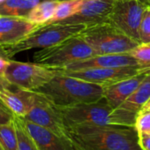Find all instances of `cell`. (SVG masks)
<instances>
[{
    "instance_id": "cell-17",
    "label": "cell",
    "mask_w": 150,
    "mask_h": 150,
    "mask_svg": "<svg viewBox=\"0 0 150 150\" xmlns=\"http://www.w3.org/2000/svg\"><path fill=\"white\" fill-rule=\"evenodd\" d=\"M39 26L27 18L0 16V45L13 44Z\"/></svg>"
},
{
    "instance_id": "cell-20",
    "label": "cell",
    "mask_w": 150,
    "mask_h": 150,
    "mask_svg": "<svg viewBox=\"0 0 150 150\" xmlns=\"http://www.w3.org/2000/svg\"><path fill=\"white\" fill-rule=\"evenodd\" d=\"M84 2L85 0H61L49 23L59 22L71 17L81 9Z\"/></svg>"
},
{
    "instance_id": "cell-16",
    "label": "cell",
    "mask_w": 150,
    "mask_h": 150,
    "mask_svg": "<svg viewBox=\"0 0 150 150\" xmlns=\"http://www.w3.org/2000/svg\"><path fill=\"white\" fill-rule=\"evenodd\" d=\"M149 72L150 68L142 71L130 78L104 87L103 98L113 109H117L130 96L132 95V93L138 88V87Z\"/></svg>"
},
{
    "instance_id": "cell-15",
    "label": "cell",
    "mask_w": 150,
    "mask_h": 150,
    "mask_svg": "<svg viewBox=\"0 0 150 150\" xmlns=\"http://www.w3.org/2000/svg\"><path fill=\"white\" fill-rule=\"evenodd\" d=\"M36 93L16 88L13 91L5 83H0V100L19 117H25L35 104Z\"/></svg>"
},
{
    "instance_id": "cell-22",
    "label": "cell",
    "mask_w": 150,
    "mask_h": 150,
    "mask_svg": "<svg viewBox=\"0 0 150 150\" xmlns=\"http://www.w3.org/2000/svg\"><path fill=\"white\" fill-rule=\"evenodd\" d=\"M14 120L18 135V150H40L25 129L21 117H15Z\"/></svg>"
},
{
    "instance_id": "cell-5",
    "label": "cell",
    "mask_w": 150,
    "mask_h": 150,
    "mask_svg": "<svg viewBox=\"0 0 150 150\" xmlns=\"http://www.w3.org/2000/svg\"><path fill=\"white\" fill-rule=\"evenodd\" d=\"M95 55L96 53L94 49L79 34L57 44L35 51L33 59L35 63L54 70Z\"/></svg>"
},
{
    "instance_id": "cell-27",
    "label": "cell",
    "mask_w": 150,
    "mask_h": 150,
    "mask_svg": "<svg viewBox=\"0 0 150 150\" xmlns=\"http://www.w3.org/2000/svg\"><path fill=\"white\" fill-rule=\"evenodd\" d=\"M138 134L139 144L141 150H150V133L138 132Z\"/></svg>"
},
{
    "instance_id": "cell-10",
    "label": "cell",
    "mask_w": 150,
    "mask_h": 150,
    "mask_svg": "<svg viewBox=\"0 0 150 150\" xmlns=\"http://www.w3.org/2000/svg\"><path fill=\"white\" fill-rule=\"evenodd\" d=\"M23 118L45 127L59 136L69 138L59 108L39 93H36L34 106Z\"/></svg>"
},
{
    "instance_id": "cell-29",
    "label": "cell",
    "mask_w": 150,
    "mask_h": 150,
    "mask_svg": "<svg viewBox=\"0 0 150 150\" xmlns=\"http://www.w3.org/2000/svg\"><path fill=\"white\" fill-rule=\"evenodd\" d=\"M0 56H3V57H6V52H5L4 48H3V46H1V45H0Z\"/></svg>"
},
{
    "instance_id": "cell-2",
    "label": "cell",
    "mask_w": 150,
    "mask_h": 150,
    "mask_svg": "<svg viewBox=\"0 0 150 150\" xmlns=\"http://www.w3.org/2000/svg\"><path fill=\"white\" fill-rule=\"evenodd\" d=\"M34 91L62 108L97 102L103 98L104 87L57 71L49 82Z\"/></svg>"
},
{
    "instance_id": "cell-28",
    "label": "cell",
    "mask_w": 150,
    "mask_h": 150,
    "mask_svg": "<svg viewBox=\"0 0 150 150\" xmlns=\"http://www.w3.org/2000/svg\"><path fill=\"white\" fill-rule=\"evenodd\" d=\"M11 62V58L0 56V81H4L6 69Z\"/></svg>"
},
{
    "instance_id": "cell-21",
    "label": "cell",
    "mask_w": 150,
    "mask_h": 150,
    "mask_svg": "<svg viewBox=\"0 0 150 150\" xmlns=\"http://www.w3.org/2000/svg\"><path fill=\"white\" fill-rule=\"evenodd\" d=\"M0 146L3 150H18V135L14 119L0 125Z\"/></svg>"
},
{
    "instance_id": "cell-3",
    "label": "cell",
    "mask_w": 150,
    "mask_h": 150,
    "mask_svg": "<svg viewBox=\"0 0 150 150\" xmlns=\"http://www.w3.org/2000/svg\"><path fill=\"white\" fill-rule=\"evenodd\" d=\"M87 26L54 22L40 25L34 31L13 44L2 45L6 55L11 58L14 55L32 49H44L57 44L71 36L79 35Z\"/></svg>"
},
{
    "instance_id": "cell-11",
    "label": "cell",
    "mask_w": 150,
    "mask_h": 150,
    "mask_svg": "<svg viewBox=\"0 0 150 150\" xmlns=\"http://www.w3.org/2000/svg\"><path fill=\"white\" fill-rule=\"evenodd\" d=\"M115 1L116 0H85L76 13L59 22L91 26L108 21Z\"/></svg>"
},
{
    "instance_id": "cell-14",
    "label": "cell",
    "mask_w": 150,
    "mask_h": 150,
    "mask_svg": "<svg viewBox=\"0 0 150 150\" xmlns=\"http://www.w3.org/2000/svg\"><path fill=\"white\" fill-rule=\"evenodd\" d=\"M28 133L40 150H76L69 138L59 136L52 131L21 117Z\"/></svg>"
},
{
    "instance_id": "cell-26",
    "label": "cell",
    "mask_w": 150,
    "mask_h": 150,
    "mask_svg": "<svg viewBox=\"0 0 150 150\" xmlns=\"http://www.w3.org/2000/svg\"><path fill=\"white\" fill-rule=\"evenodd\" d=\"M16 116L0 100V125L9 123L14 119Z\"/></svg>"
},
{
    "instance_id": "cell-24",
    "label": "cell",
    "mask_w": 150,
    "mask_h": 150,
    "mask_svg": "<svg viewBox=\"0 0 150 150\" xmlns=\"http://www.w3.org/2000/svg\"><path fill=\"white\" fill-rule=\"evenodd\" d=\"M139 35L140 43H150V4L146 7L142 14Z\"/></svg>"
},
{
    "instance_id": "cell-31",
    "label": "cell",
    "mask_w": 150,
    "mask_h": 150,
    "mask_svg": "<svg viewBox=\"0 0 150 150\" xmlns=\"http://www.w3.org/2000/svg\"><path fill=\"white\" fill-rule=\"evenodd\" d=\"M5 1H6V0H0V4L3 3V2H5Z\"/></svg>"
},
{
    "instance_id": "cell-12",
    "label": "cell",
    "mask_w": 150,
    "mask_h": 150,
    "mask_svg": "<svg viewBox=\"0 0 150 150\" xmlns=\"http://www.w3.org/2000/svg\"><path fill=\"white\" fill-rule=\"evenodd\" d=\"M150 99V72L142 81L138 88L130 96L115 112L123 126H133L139 111Z\"/></svg>"
},
{
    "instance_id": "cell-32",
    "label": "cell",
    "mask_w": 150,
    "mask_h": 150,
    "mask_svg": "<svg viewBox=\"0 0 150 150\" xmlns=\"http://www.w3.org/2000/svg\"><path fill=\"white\" fill-rule=\"evenodd\" d=\"M0 150H3V149H2V148H1V147H0Z\"/></svg>"
},
{
    "instance_id": "cell-6",
    "label": "cell",
    "mask_w": 150,
    "mask_h": 150,
    "mask_svg": "<svg viewBox=\"0 0 150 150\" xmlns=\"http://www.w3.org/2000/svg\"><path fill=\"white\" fill-rule=\"evenodd\" d=\"M67 130L89 125H119L114 109L102 98L97 102L58 107Z\"/></svg>"
},
{
    "instance_id": "cell-7",
    "label": "cell",
    "mask_w": 150,
    "mask_h": 150,
    "mask_svg": "<svg viewBox=\"0 0 150 150\" xmlns=\"http://www.w3.org/2000/svg\"><path fill=\"white\" fill-rule=\"evenodd\" d=\"M57 73V71L35 62L25 63L11 59L4 81L15 88L34 91L49 82Z\"/></svg>"
},
{
    "instance_id": "cell-13",
    "label": "cell",
    "mask_w": 150,
    "mask_h": 150,
    "mask_svg": "<svg viewBox=\"0 0 150 150\" xmlns=\"http://www.w3.org/2000/svg\"><path fill=\"white\" fill-rule=\"evenodd\" d=\"M136 59L129 53L119 54H106V55H95L86 59L73 62L64 67L54 69L57 71H81L93 68H105V67H119V66H131L138 65Z\"/></svg>"
},
{
    "instance_id": "cell-19",
    "label": "cell",
    "mask_w": 150,
    "mask_h": 150,
    "mask_svg": "<svg viewBox=\"0 0 150 150\" xmlns=\"http://www.w3.org/2000/svg\"><path fill=\"white\" fill-rule=\"evenodd\" d=\"M61 0H46L38 4L28 13L27 19L36 25H43L53 18L56 8Z\"/></svg>"
},
{
    "instance_id": "cell-1",
    "label": "cell",
    "mask_w": 150,
    "mask_h": 150,
    "mask_svg": "<svg viewBox=\"0 0 150 150\" xmlns=\"http://www.w3.org/2000/svg\"><path fill=\"white\" fill-rule=\"evenodd\" d=\"M76 150H141L133 126L89 125L68 130Z\"/></svg>"
},
{
    "instance_id": "cell-18",
    "label": "cell",
    "mask_w": 150,
    "mask_h": 150,
    "mask_svg": "<svg viewBox=\"0 0 150 150\" xmlns=\"http://www.w3.org/2000/svg\"><path fill=\"white\" fill-rule=\"evenodd\" d=\"M46 0H6L0 4V16L27 18L38 4Z\"/></svg>"
},
{
    "instance_id": "cell-9",
    "label": "cell",
    "mask_w": 150,
    "mask_h": 150,
    "mask_svg": "<svg viewBox=\"0 0 150 150\" xmlns=\"http://www.w3.org/2000/svg\"><path fill=\"white\" fill-rule=\"evenodd\" d=\"M150 66L144 65H131L119 67H105V68H93L81 71H60L69 76L81 79L85 81L96 83L103 87H107L117 83L127 78H130L142 71L149 69Z\"/></svg>"
},
{
    "instance_id": "cell-8",
    "label": "cell",
    "mask_w": 150,
    "mask_h": 150,
    "mask_svg": "<svg viewBox=\"0 0 150 150\" xmlns=\"http://www.w3.org/2000/svg\"><path fill=\"white\" fill-rule=\"evenodd\" d=\"M150 0H116L108 21L140 43L139 25Z\"/></svg>"
},
{
    "instance_id": "cell-25",
    "label": "cell",
    "mask_w": 150,
    "mask_h": 150,
    "mask_svg": "<svg viewBox=\"0 0 150 150\" xmlns=\"http://www.w3.org/2000/svg\"><path fill=\"white\" fill-rule=\"evenodd\" d=\"M134 127L138 132L150 133V109L142 108L137 114Z\"/></svg>"
},
{
    "instance_id": "cell-33",
    "label": "cell",
    "mask_w": 150,
    "mask_h": 150,
    "mask_svg": "<svg viewBox=\"0 0 150 150\" xmlns=\"http://www.w3.org/2000/svg\"><path fill=\"white\" fill-rule=\"evenodd\" d=\"M0 147H1V146H0Z\"/></svg>"
},
{
    "instance_id": "cell-4",
    "label": "cell",
    "mask_w": 150,
    "mask_h": 150,
    "mask_svg": "<svg viewBox=\"0 0 150 150\" xmlns=\"http://www.w3.org/2000/svg\"><path fill=\"white\" fill-rule=\"evenodd\" d=\"M80 35L94 49L96 55L126 53L139 44L110 21L87 26Z\"/></svg>"
},
{
    "instance_id": "cell-23",
    "label": "cell",
    "mask_w": 150,
    "mask_h": 150,
    "mask_svg": "<svg viewBox=\"0 0 150 150\" xmlns=\"http://www.w3.org/2000/svg\"><path fill=\"white\" fill-rule=\"evenodd\" d=\"M139 64L150 66V43H139L129 52Z\"/></svg>"
},
{
    "instance_id": "cell-30",
    "label": "cell",
    "mask_w": 150,
    "mask_h": 150,
    "mask_svg": "<svg viewBox=\"0 0 150 150\" xmlns=\"http://www.w3.org/2000/svg\"><path fill=\"white\" fill-rule=\"evenodd\" d=\"M143 108H146V109H150V99L147 101V103L144 105V107Z\"/></svg>"
}]
</instances>
